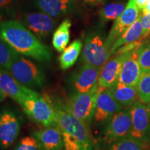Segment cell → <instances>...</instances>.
<instances>
[{
	"label": "cell",
	"instance_id": "cell-19",
	"mask_svg": "<svg viewBox=\"0 0 150 150\" xmlns=\"http://www.w3.org/2000/svg\"><path fill=\"white\" fill-rule=\"evenodd\" d=\"M110 90L122 108L131 107L138 98L136 87L125 85L119 81L110 88Z\"/></svg>",
	"mask_w": 150,
	"mask_h": 150
},
{
	"label": "cell",
	"instance_id": "cell-13",
	"mask_svg": "<svg viewBox=\"0 0 150 150\" xmlns=\"http://www.w3.org/2000/svg\"><path fill=\"white\" fill-rule=\"evenodd\" d=\"M128 52L117 54L111 59L108 60L107 63L103 66L97 83L99 87L103 89L110 88L117 83L123 62Z\"/></svg>",
	"mask_w": 150,
	"mask_h": 150
},
{
	"label": "cell",
	"instance_id": "cell-12",
	"mask_svg": "<svg viewBox=\"0 0 150 150\" xmlns=\"http://www.w3.org/2000/svg\"><path fill=\"white\" fill-rule=\"evenodd\" d=\"M22 24L38 37H45L53 31L56 22L45 13H30L22 18Z\"/></svg>",
	"mask_w": 150,
	"mask_h": 150
},
{
	"label": "cell",
	"instance_id": "cell-31",
	"mask_svg": "<svg viewBox=\"0 0 150 150\" xmlns=\"http://www.w3.org/2000/svg\"><path fill=\"white\" fill-rule=\"evenodd\" d=\"M107 0H83V1L88 4H90L91 6H97L104 4L105 1Z\"/></svg>",
	"mask_w": 150,
	"mask_h": 150
},
{
	"label": "cell",
	"instance_id": "cell-29",
	"mask_svg": "<svg viewBox=\"0 0 150 150\" xmlns=\"http://www.w3.org/2000/svg\"><path fill=\"white\" fill-rule=\"evenodd\" d=\"M140 21L142 25L141 40H145L150 35V14L140 15Z\"/></svg>",
	"mask_w": 150,
	"mask_h": 150
},
{
	"label": "cell",
	"instance_id": "cell-17",
	"mask_svg": "<svg viewBox=\"0 0 150 150\" xmlns=\"http://www.w3.org/2000/svg\"><path fill=\"white\" fill-rule=\"evenodd\" d=\"M26 88L19 83L8 71L0 69V88L18 104H21Z\"/></svg>",
	"mask_w": 150,
	"mask_h": 150
},
{
	"label": "cell",
	"instance_id": "cell-32",
	"mask_svg": "<svg viewBox=\"0 0 150 150\" xmlns=\"http://www.w3.org/2000/svg\"><path fill=\"white\" fill-rule=\"evenodd\" d=\"M142 13L143 14H150V0L146 4V6L142 10Z\"/></svg>",
	"mask_w": 150,
	"mask_h": 150
},
{
	"label": "cell",
	"instance_id": "cell-6",
	"mask_svg": "<svg viewBox=\"0 0 150 150\" xmlns=\"http://www.w3.org/2000/svg\"><path fill=\"white\" fill-rule=\"evenodd\" d=\"M105 40L99 33H90L86 37L82 51V61L94 66L103 67L111 56Z\"/></svg>",
	"mask_w": 150,
	"mask_h": 150
},
{
	"label": "cell",
	"instance_id": "cell-33",
	"mask_svg": "<svg viewBox=\"0 0 150 150\" xmlns=\"http://www.w3.org/2000/svg\"><path fill=\"white\" fill-rule=\"evenodd\" d=\"M12 0H0V9L10 4Z\"/></svg>",
	"mask_w": 150,
	"mask_h": 150
},
{
	"label": "cell",
	"instance_id": "cell-20",
	"mask_svg": "<svg viewBox=\"0 0 150 150\" xmlns=\"http://www.w3.org/2000/svg\"><path fill=\"white\" fill-rule=\"evenodd\" d=\"M141 36L142 25L140 16V18L115 42V44L112 47L111 50H110L111 55L115 54L118 49L122 47L128 45L132 44V43L141 40Z\"/></svg>",
	"mask_w": 150,
	"mask_h": 150
},
{
	"label": "cell",
	"instance_id": "cell-36",
	"mask_svg": "<svg viewBox=\"0 0 150 150\" xmlns=\"http://www.w3.org/2000/svg\"><path fill=\"white\" fill-rule=\"evenodd\" d=\"M142 150H146V149H143V148H142Z\"/></svg>",
	"mask_w": 150,
	"mask_h": 150
},
{
	"label": "cell",
	"instance_id": "cell-8",
	"mask_svg": "<svg viewBox=\"0 0 150 150\" xmlns=\"http://www.w3.org/2000/svg\"><path fill=\"white\" fill-rule=\"evenodd\" d=\"M131 129V114L129 110L122 109L108 121L103 133L104 140L112 144L129 136Z\"/></svg>",
	"mask_w": 150,
	"mask_h": 150
},
{
	"label": "cell",
	"instance_id": "cell-7",
	"mask_svg": "<svg viewBox=\"0 0 150 150\" xmlns=\"http://www.w3.org/2000/svg\"><path fill=\"white\" fill-rule=\"evenodd\" d=\"M131 129L129 136L140 142L150 137V110L147 105L137 100L129 109Z\"/></svg>",
	"mask_w": 150,
	"mask_h": 150
},
{
	"label": "cell",
	"instance_id": "cell-5",
	"mask_svg": "<svg viewBox=\"0 0 150 150\" xmlns=\"http://www.w3.org/2000/svg\"><path fill=\"white\" fill-rule=\"evenodd\" d=\"M102 89L97 84L87 93H77L71 97L66 105L73 115L88 127L95 115L97 98Z\"/></svg>",
	"mask_w": 150,
	"mask_h": 150
},
{
	"label": "cell",
	"instance_id": "cell-35",
	"mask_svg": "<svg viewBox=\"0 0 150 150\" xmlns=\"http://www.w3.org/2000/svg\"><path fill=\"white\" fill-rule=\"evenodd\" d=\"M147 106H148V107H149V110H150V102L149 103V104H147Z\"/></svg>",
	"mask_w": 150,
	"mask_h": 150
},
{
	"label": "cell",
	"instance_id": "cell-34",
	"mask_svg": "<svg viewBox=\"0 0 150 150\" xmlns=\"http://www.w3.org/2000/svg\"><path fill=\"white\" fill-rule=\"evenodd\" d=\"M6 97H7V95H6L4 92H3L1 91V89L0 88V103L2 102L3 101H4Z\"/></svg>",
	"mask_w": 150,
	"mask_h": 150
},
{
	"label": "cell",
	"instance_id": "cell-22",
	"mask_svg": "<svg viewBox=\"0 0 150 150\" xmlns=\"http://www.w3.org/2000/svg\"><path fill=\"white\" fill-rule=\"evenodd\" d=\"M83 44L80 40H76L71 43L67 47L63 50L60 56L59 61L61 68L67 70L76 63L80 52L81 51Z\"/></svg>",
	"mask_w": 150,
	"mask_h": 150
},
{
	"label": "cell",
	"instance_id": "cell-26",
	"mask_svg": "<svg viewBox=\"0 0 150 150\" xmlns=\"http://www.w3.org/2000/svg\"><path fill=\"white\" fill-rule=\"evenodd\" d=\"M142 143L130 137L112 143L107 150H142Z\"/></svg>",
	"mask_w": 150,
	"mask_h": 150
},
{
	"label": "cell",
	"instance_id": "cell-1",
	"mask_svg": "<svg viewBox=\"0 0 150 150\" xmlns=\"http://www.w3.org/2000/svg\"><path fill=\"white\" fill-rule=\"evenodd\" d=\"M0 38L18 53L38 61H51L52 54L50 48L42 44L31 31L16 20H7L0 24Z\"/></svg>",
	"mask_w": 150,
	"mask_h": 150
},
{
	"label": "cell",
	"instance_id": "cell-27",
	"mask_svg": "<svg viewBox=\"0 0 150 150\" xmlns=\"http://www.w3.org/2000/svg\"><path fill=\"white\" fill-rule=\"evenodd\" d=\"M137 53L142 72L150 71V42H144L137 50Z\"/></svg>",
	"mask_w": 150,
	"mask_h": 150
},
{
	"label": "cell",
	"instance_id": "cell-24",
	"mask_svg": "<svg viewBox=\"0 0 150 150\" xmlns=\"http://www.w3.org/2000/svg\"><path fill=\"white\" fill-rule=\"evenodd\" d=\"M136 88L139 101L142 104L150 102V71L142 72Z\"/></svg>",
	"mask_w": 150,
	"mask_h": 150
},
{
	"label": "cell",
	"instance_id": "cell-28",
	"mask_svg": "<svg viewBox=\"0 0 150 150\" xmlns=\"http://www.w3.org/2000/svg\"><path fill=\"white\" fill-rule=\"evenodd\" d=\"M14 150H43L39 142L33 136L22 138L15 147Z\"/></svg>",
	"mask_w": 150,
	"mask_h": 150
},
{
	"label": "cell",
	"instance_id": "cell-23",
	"mask_svg": "<svg viewBox=\"0 0 150 150\" xmlns=\"http://www.w3.org/2000/svg\"><path fill=\"white\" fill-rule=\"evenodd\" d=\"M126 6L124 3L112 2L104 6L99 11V18L102 22L116 20L125 11Z\"/></svg>",
	"mask_w": 150,
	"mask_h": 150
},
{
	"label": "cell",
	"instance_id": "cell-14",
	"mask_svg": "<svg viewBox=\"0 0 150 150\" xmlns=\"http://www.w3.org/2000/svg\"><path fill=\"white\" fill-rule=\"evenodd\" d=\"M102 67L84 63L74 78V86L78 93H87L97 85Z\"/></svg>",
	"mask_w": 150,
	"mask_h": 150
},
{
	"label": "cell",
	"instance_id": "cell-25",
	"mask_svg": "<svg viewBox=\"0 0 150 150\" xmlns=\"http://www.w3.org/2000/svg\"><path fill=\"white\" fill-rule=\"evenodd\" d=\"M18 55L13 48L0 38V69L6 70L11 62Z\"/></svg>",
	"mask_w": 150,
	"mask_h": 150
},
{
	"label": "cell",
	"instance_id": "cell-16",
	"mask_svg": "<svg viewBox=\"0 0 150 150\" xmlns=\"http://www.w3.org/2000/svg\"><path fill=\"white\" fill-rule=\"evenodd\" d=\"M33 136L39 142L43 150H63L64 148L62 133L56 125L44 127L34 131Z\"/></svg>",
	"mask_w": 150,
	"mask_h": 150
},
{
	"label": "cell",
	"instance_id": "cell-3",
	"mask_svg": "<svg viewBox=\"0 0 150 150\" xmlns=\"http://www.w3.org/2000/svg\"><path fill=\"white\" fill-rule=\"evenodd\" d=\"M20 106L34 122L43 127L56 125L57 112L54 103L49 97L27 87Z\"/></svg>",
	"mask_w": 150,
	"mask_h": 150
},
{
	"label": "cell",
	"instance_id": "cell-9",
	"mask_svg": "<svg viewBox=\"0 0 150 150\" xmlns=\"http://www.w3.org/2000/svg\"><path fill=\"white\" fill-rule=\"evenodd\" d=\"M140 16L139 8L134 1L129 0L125 11L115 20L105 40V44L110 50L116 41L140 18Z\"/></svg>",
	"mask_w": 150,
	"mask_h": 150
},
{
	"label": "cell",
	"instance_id": "cell-11",
	"mask_svg": "<svg viewBox=\"0 0 150 150\" xmlns=\"http://www.w3.org/2000/svg\"><path fill=\"white\" fill-rule=\"evenodd\" d=\"M122 109V108L112 96L110 88L102 89L97 98L94 118L97 123L106 122Z\"/></svg>",
	"mask_w": 150,
	"mask_h": 150
},
{
	"label": "cell",
	"instance_id": "cell-15",
	"mask_svg": "<svg viewBox=\"0 0 150 150\" xmlns=\"http://www.w3.org/2000/svg\"><path fill=\"white\" fill-rule=\"evenodd\" d=\"M142 72L137 50L129 52L123 62L118 81L125 85L136 87Z\"/></svg>",
	"mask_w": 150,
	"mask_h": 150
},
{
	"label": "cell",
	"instance_id": "cell-2",
	"mask_svg": "<svg viewBox=\"0 0 150 150\" xmlns=\"http://www.w3.org/2000/svg\"><path fill=\"white\" fill-rule=\"evenodd\" d=\"M57 112V122L63 136L65 150H92L93 143L88 127L76 118L66 105L54 104Z\"/></svg>",
	"mask_w": 150,
	"mask_h": 150
},
{
	"label": "cell",
	"instance_id": "cell-21",
	"mask_svg": "<svg viewBox=\"0 0 150 150\" xmlns=\"http://www.w3.org/2000/svg\"><path fill=\"white\" fill-rule=\"evenodd\" d=\"M72 23L69 19H65L54 31L52 45L59 52H63L70 42V30Z\"/></svg>",
	"mask_w": 150,
	"mask_h": 150
},
{
	"label": "cell",
	"instance_id": "cell-4",
	"mask_svg": "<svg viewBox=\"0 0 150 150\" xmlns=\"http://www.w3.org/2000/svg\"><path fill=\"white\" fill-rule=\"evenodd\" d=\"M19 83L27 88H40L45 82L44 73L32 61L20 55L16 56L6 70Z\"/></svg>",
	"mask_w": 150,
	"mask_h": 150
},
{
	"label": "cell",
	"instance_id": "cell-18",
	"mask_svg": "<svg viewBox=\"0 0 150 150\" xmlns=\"http://www.w3.org/2000/svg\"><path fill=\"white\" fill-rule=\"evenodd\" d=\"M40 10L52 18H61L72 10L73 0H35Z\"/></svg>",
	"mask_w": 150,
	"mask_h": 150
},
{
	"label": "cell",
	"instance_id": "cell-10",
	"mask_svg": "<svg viewBox=\"0 0 150 150\" xmlns=\"http://www.w3.org/2000/svg\"><path fill=\"white\" fill-rule=\"evenodd\" d=\"M20 131V122L16 114L10 110L0 112V147L6 149L18 138Z\"/></svg>",
	"mask_w": 150,
	"mask_h": 150
},
{
	"label": "cell",
	"instance_id": "cell-30",
	"mask_svg": "<svg viewBox=\"0 0 150 150\" xmlns=\"http://www.w3.org/2000/svg\"><path fill=\"white\" fill-rule=\"evenodd\" d=\"M135 3L136 6L140 10H142L146 6V4L149 0H131Z\"/></svg>",
	"mask_w": 150,
	"mask_h": 150
}]
</instances>
